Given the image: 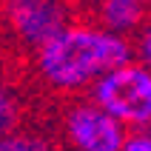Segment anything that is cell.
<instances>
[{"mask_svg":"<svg viewBox=\"0 0 151 151\" xmlns=\"http://www.w3.org/2000/svg\"><path fill=\"white\" fill-rule=\"evenodd\" d=\"M77 17L71 0H0V32L29 57Z\"/></svg>","mask_w":151,"mask_h":151,"instance_id":"obj_2","label":"cell"},{"mask_svg":"<svg viewBox=\"0 0 151 151\" xmlns=\"http://www.w3.org/2000/svg\"><path fill=\"white\" fill-rule=\"evenodd\" d=\"M131 43H134V60H140L145 68H151V12H148L143 29L137 32V37Z\"/></svg>","mask_w":151,"mask_h":151,"instance_id":"obj_8","label":"cell"},{"mask_svg":"<svg viewBox=\"0 0 151 151\" xmlns=\"http://www.w3.org/2000/svg\"><path fill=\"white\" fill-rule=\"evenodd\" d=\"M134 3H140V6H145V9L151 12V0H134Z\"/></svg>","mask_w":151,"mask_h":151,"instance_id":"obj_10","label":"cell"},{"mask_svg":"<svg viewBox=\"0 0 151 151\" xmlns=\"http://www.w3.org/2000/svg\"><path fill=\"white\" fill-rule=\"evenodd\" d=\"M20 114H23V106L17 91L0 77V137L20 126Z\"/></svg>","mask_w":151,"mask_h":151,"instance_id":"obj_7","label":"cell"},{"mask_svg":"<svg viewBox=\"0 0 151 151\" xmlns=\"http://www.w3.org/2000/svg\"><path fill=\"white\" fill-rule=\"evenodd\" d=\"M83 9L86 17L97 23L103 32L126 37V40H134L148 17V9L134 0H86Z\"/></svg>","mask_w":151,"mask_h":151,"instance_id":"obj_5","label":"cell"},{"mask_svg":"<svg viewBox=\"0 0 151 151\" xmlns=\"http://www.w3.org/2000/svg\"><path fill=\"white\" fill-rule=\"evenodd\" d=\"M134 60V43L77 17L29 57L32 80L51 97H86L111 68Z\"/></svg>","mask_w":151,"mask_h":151,"instance_id":"obj_1","label":"cell"},{"mask_svg":"<svg viewBox=\"0 0 151 151\" xmlns=\"http://www.w3.org/2000/svg\"><path fill=\"white\" fill-rule=\"evenodd\" d=\"M88 97L128 131L151 128V68H145L140 60L111 68L97 80Z\"/></svg>","mask_w":151,"mask_h":151,"instance_id":"obj_3","label":"cell"},{"mask_svg":"<svg viewBox=\"0 0 151 151\" xmlns=\"http://www.w3.org/2000/svg\"><path fill=\"white\" fill-rule=\"evenodd\" d=\"M0 151H63V148L40 128L17 126L0 137Z\"/></svg>","mask_w":151,"mask_h":151,"instance_id":"obj_6","label":"cell"},{"mask_svg":"<svg viewBox=\"0 0 151 151\" xmlns=\"http://www.w3.org/2000/svg\"><path fill=\"white\" fill-rule=\"evenodd\" d=\"M57 137L63 151H123L128 128L86 94L63 100L57 114Z\"/></svg>","mask_w":151,"mask_h":151,"instance_id":"obj_4","label":"cell"},{"mask_svg":"<svg viewBox=\"0 0 151 151\" xmlns=\"http://www.w3.org/2000/svg\"><path fill=\"white\" fill-rule=\"evenodd\" d=\"M123 151H151V128H137V131H128Z\"/></svg>","mask_w":151,"mask_h":151,"instance_id":"obj_9","label":"cell"}]
</instances>
